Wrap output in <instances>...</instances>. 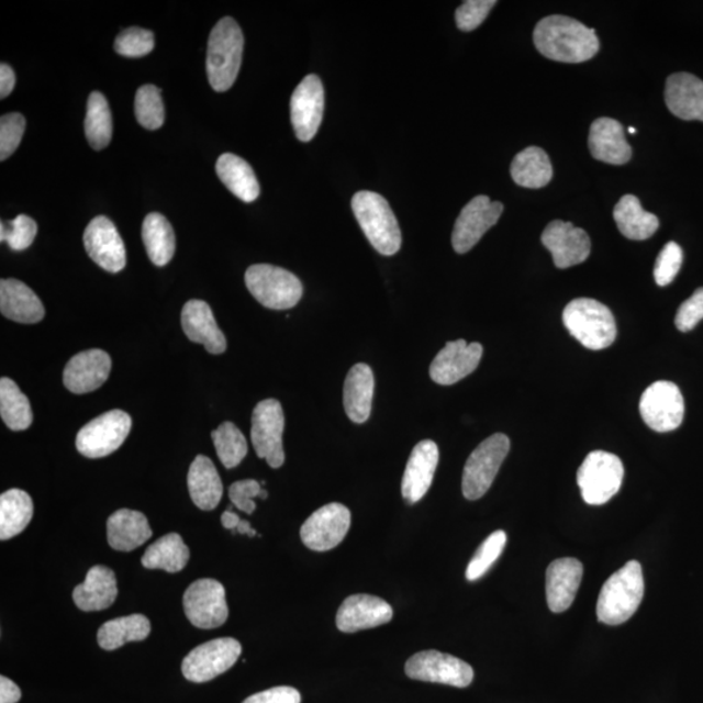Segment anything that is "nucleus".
<instances>
[{"mask_svg": "<svg viewBox=\"0 0 703 703\" xmlns=\"http://www.w3.org/2000/svg\"><path fill=\"white\" fill-rule=\"evenodd\" d=\"M534 45L547 59L582 63L600 52L594 30L568 16L553 15L539 21L533 33Z\"/></svg>", "mask_w": 703, "mask_h": 703, "instance_id": "f257e3e1", "label": "nucleus"}, {"mask_svg": "<svg viewBox=\"0 0 703 703\" xmlns=\"http://www.w3.org/2000/svg\"><path fill=\"white\" fill-rule=\"evenodd\" d=\"M645 594L643 567L631 560L604 582L596 603V617L603 624L621 625L636 614Z\"/></svg>", "mask_w": 703, "mask_h": 703, "instance_id": "f03ea898", "label": "nucleus"}, {"mask_svg": "<svg viewBox=\"0 0 703 703\" xmlns=\"http://www.w3.org/2000/svg\"><path fill=\"white\" fill-rule=\"evenodd\" d=\"M244 35L234 19L223 18L210 33L207 72L211 88L227 91L242 67Z\"/></svg>", "mask_w": 703, "mask_h": 703, "instance_id": "7ed1b4c3", "label": "nucleus"}, {"mask_svg": "<svg viewBox=\"0 0 703 703\" xmlns=\"http://www.w3.org/2000/svg\"><path fill=\"white\" fill-rule=\"evenodd\" d=\"M352 210L375 249L383 256L397 255L402 246V231L384 197L369 191L357 192L352 199Z\"/></svg>", "mask_w": 703, "mask_h": 703, "instance_id": "20e7f679", "label": "nucleus"}, {"mask_svg": "<svg viewBox=\"0 0 703 703\" xmlns=\"http://www.w3.org/2000/svg\"><path fill=\"white\" fill-rule=\"evenodd\" d=\"M562 322L576 341L592 350L609 348L616 339L614 314L593 299H576L562 312Z\"/></svg>", "mask_w": 703, "mask_h": 703, "instance_id": "39448f33", "label": "nucleus"}, {"mask_svg": "<svg viewBox=\"0 0 703 703\" xmlns=\"http://www.w3.org/2000/svg\"><path fill=\"white\" fill-rule=\"evenodd\" d=\"M245 284L259 304L274 311L297 306L304 292L294 274L266 264L250 266L245 272Z\"/></svg>", "mask_w": 703, "mask_h": 703, "instance_id": "423d86ee", "label": "nucleus"}, {"mask_svg": "<svg viewBox=\"0 0 703 703\" xmlns=\"http://www.w3.org/2000/svg\"><path fill=\"white\" fill-rule=\"evenodd\" d=\"M510 448L507 435L498 433L483 440L469 456L462 473V494L468 501H477L487 494Z\"/></svg>", "mask_w": 703, "mask_h": 703, "instance_id": "0eeeda50", "label": "nucleus"}, {"mask_svg": "<svg viewBox=\"0 0 703 703\" xmlns=\"http://www.w3.org/2000/svg\"><path fill=\"white\" fill-rule=\"evenodd\" d=\"M623 480L622 460L606 451L590 453L578 472L582 499L590 505L607 503L621 490Z\"/></svg>", "mask_w": 703, "mask_h": 703, "instance_id": "6e6552de", "label": "nucleus"}, {"mask_svg": "<svg viewBox=\"0 0 703 703\" xmlns=\"http://www.w3.org/2000/svg\"><path fill=\"white\" fill-rule=\"evenodd\" d=\"M132 428L129 413L110 411L90 421L76 437V448L89 459H101L121 448Z\"/></svg>", "mask_w": 703, "mask_h": 703, "instance_id": "1a4fd4ad", "label": "nucleus"}, {"mask_svg": "<svg viewBox=\"0 0 703 703\" xmlns=\"http://www.w3.org/2000/svg\"><path fill=\"white\" fill-rule=\"evenodd\" d=\"M284 412L276 399L263 400L253 411L252 443L259 459L274 469L283 466Z\"/></svg>", "mask_w": 703, "mask_h": 703, "instance_id": "9d476101", "label": "nucleus"}, {"mask_svg": "<svg viewBox=\"0 0 703 703\" xmlns=\"http://www.w3.org/2000/svg\"><path fill=\"white\" fill-rule=\"evenodd\" d=\"M242 650V644L235 638L211 639L188 654L182 660L181 672L192 683H207L235 666Z\"/></svg>", "mask_w": 703, "mask_h": 703, "instance_id": "9b49d317", "label": "nucleus"}, {"mask_svg": "<svg viewBox=\"0 0 703 703\" xmlns=\"http://www.w3.org/2000/svg\"><path fill=\"white\" fill-rule=\"evenodd\" d=\"M408 678L427 683L467 688L475 679L473 668L464 660L437 650L414 654L405 665Z\"/></svg>", "mask_w": 703, "mask_h": 703, "instance_id": "f8f14e48", "label": "nucleus"}, {"mask_svg": "<svg viewBox=\"0 0 703 703\" xmlns=\"http://www.w3.org/2000/svg\"><path fill=\"white\" fill-rule=\"evenodd\" d=\"M188 621L194 627L213 629L221 627L228 618L226 589L213 579L197 580L182 598Z\"/></svg>", "mask_w": 703, "mask_h": 703, "instance_id": "ddd939ff", "label": "nucleus"}, {"mask_svg": "<svg viewBox=\"0 0 703 703\" xmlns=\"http://www.w3.org/2000/svg\"><path fill=\"white\" fill-rule=\"evenodd\" d=\"M639 412L651 431L658 433L677 431L684 420V398L677 384L659 381L652 383L643 393Z\"/></svg>", "mask_w": 703, "mask_h": 703, "instance_id": "4468645a", "label": "nucleus"}, {"mask_svg": "<svg viewBox=\"0 0 703 703\" xmlns=\"http://www.w3.org/2000/svg\"><path fill=\"white\" fill-rule=\"evenodd\" d=\"M350 511L341 503H330L316 510L302 524V543L313 551H330L343 543L350 527Z\"/></svg>", "mask_w": 703, "mask_h": 703, "instance_id": "2eb2a0df", "label": "nucleus"}, {"mask_svg": "<svg viewBox=\"0 0 703 703\" xmlns=\"http://www.w3.org/2000/svg\"><path fill=\"white\" fill-rule=\"evenodd\" d=\"M503 209L502 202H492L488 196H477L469 201L455 222L453 232L455 252L464 255L472 249L482 236L495 226Z\"/></svg>", "mask_w": 703, "mask_h": 703, "instance_id": "dca6fc26", "label": "nucleus"}, {"mask_svg": "<svg viewBox=\"0 0 703 703\" xmlns=\"http://www.w3.org/2000/svg\"><path fill=\"white\" fill-rule=\"evenodd\" d=\"M323 110H325V90L316 75H309L294 89L291 98V121L297 137L302 143L312 141L319 132Z\"/></svg>", "mask_w": 703, "mask_h": 703, "instance_id": "f3484780", "label": "nucleus"}, {"mask_svg": "<svg viewBox=\"0 0 703 703\" xmlns=\"http://www.w3.org/2000/svg\"><path fill=\"white\" fill-rule=\"evenodd\" d=\"M540 242L551 253L558 269H568L585 263L592 250V242L587 231L574 227L572 223L554 221L547 224Z\"/></svg>", "mask_w": 703, "mask_h": 703, "instance_id": "a211bd4d", "label": "nucleus"}, {"mask_svg": "<svg viewBox=\"0 0 703 703\" xmlns=\"http://www.w3.org/2000/svg\"><path fill=\"white\" fill-rule=\"evenodd\" d=\"M83 245L88 255L103 270L115 274L126 264L123 238L109 217L97 216L83 232Z\"/></svg>", "mask_w": 703, "mask_h": 703, "instance_id": "6ab92c4d", "label": "nucleus"}, {"mask_svg": "<svg viewBox=\"0 0 703 703\" xmlns=\"http://www.w3.org/2000/svg\"><path fill=\"white\" fill-rule=\"evenodd\" d=\"M483 348L480 343L455 341L446 344L431 365L435 383L451 386L472 375L480 365Z\"/></svg>", "mask_w": 703, "mask_h": 703, "instance_id": "aec40b11", "label": "nucleus"}, {"mask_svg": "<svg viewBox=\"0 0 703 703\" xmlns=\"http://www.w3.org/2000/svg\"><path fill=\"white\" fill-rule=\"evenodd\" d=\"M393 610L389 603L369 594H355L342 603L336 615V627L344 633L370 629L390 623Z\"/></svg>", "mask_w": 703, "mask_h": 703, "instance_id": "412c9836", "label": "nucleus"}, {"mask_svg": "<svg viewBox=\"0 0 703 703\" xmlns=\"http://www.w3.org/2000/svg\"><path fill=\"white\" fill-rule=\"evenodd\" d=\"M111 367V357L104 350H83L70 358L63 381L68 391L82 395L100 389L108 381Z\"/></svg>", "mask_w": 703, "mask_h": 703, "instance_id": "4be33fe9", "label": "nucleus"}, {"mask_svg": "<svg viewBox=\"0 0 703 703\" xmlns=\"http://www.w3.org/2000/svg\"><path fill=\"white\" fill-rule=\"evenodd\" d=\"M439 462V449L433 440H422L413 448L402 481V494L408 503H417L431 489Z\"/></svg>", "mask_w": 703, "mask_h": 703, "instance_id": "5701e85b", "label": "nucleus"}, {"mask_svg": "<svg viewBox=\"0 0 703 703\" xmlns=\"http://www.w3.org/2000/svg\"><path fill=\"white\" fill-rule=\"evenodd\" d=\"M582 576L583 566L579 559H557L548 566L546 572V596L548 609L553 613H565L572 606L581 585Z\"/></svg>", "mask_w": 703, "mask_h": 703, "instance_id": "b1692460", "label": "nucleus"}, {"mask_svg": "<svg viewBox=\"0 0 703 703\" xmlns=\"http://www.w3.org/2000/svg\"><path fill=\"white\" fill-rule=\"evenodd\" d=\"M181 326L188 339L202 344L211 355H222L227 349L226 336L217 327L208 302L188 301L181 312Z\"/></svg>", "mask_w": 703, "mask_h": 703, "instance_id": "393cba45", "label": "nucleus"}, {"mask_svg": "<svg viewBox=\"0 0 703 703\" xmlns=\"http://www.w3.org/2000/svg\"><path fill=\"white\" fill-rule=\"evenodd\" d=\"M589 149L593 158L609 165H625L632 158L624 126L615 119H596L590 126Z\"/></svg>", "mask_w": 703, "mask_h": 703, "instance_id": "a878e982", "label": "nucleus"}, {"mask_svg": "<svg viewBox=\"0 0 703 703\" xmlns=\"http://www.w3.org/2000/svg\"><path fill=\"white\" fill-rule=\"evenodd\" d=\"M666 104L674 116L683 121L703 122V81L691 74L668 77L665 91Z\"/></svg>", "mask_w": 703, "mask_h": 703, "instance_id": "bb28decb", "label": "nucleus"}, {"mask_svg": "<svg viewBox=\"0 0 703 703\" xmlns=\"http://www.w3.org/2000/svg\"><path fill=\"white\" fill-rule=\"evenodd\" d=\"M0 312L19 323H38L44 320L45 308L37 294L18 279L0 281Z\"/></svg>", "mask_w": 703, "mask_h": 703, "instance_id": "cd10ccee", "label": "nucleus"}, {"mask_svg": "<svg viewBox=\"0 0 703 703\" xmlns=\"http://www.w3.org/2000/svg\"><path fill=\"white\" fill-rule=\"evenodd\" d=\"M116 596V576L112 569L104 566L90 568L86 581L74 590V602L83 613L109 609Z\"/></svg>", "mask_w": 703, "mask_h": 703, "instance_id": "c85d7f7f", "label": "nucleus"}, {"mask_svg": "<svg viewBox=\"0 0 703 703\" xmlns=\"http://www.w3.org/2000/svg\"><path fill=\"white\" fill-rule=\"evenodd\" d=\"M153 531L144 513L119 510L108 520L109 545L116 551L130 553L146 544Z\"/></svg>", "mask_w": 703, "mask_h": 703, "instance_id": "c756f323", "label": "nucleus"}, {"mask_svg": "<svg viewBox=\"0 0 703 703\" xmlns=\"http://www.w3.org/2000/svg\"><path fill=\"white\" fill-rule=\"evenodd\" d=\"M375 397V375L367 364L352 368L344 383V410L356 424H364L370 417Z\"/></svg>", "mask_w": 703, "mask_h": 703, "instance_id": "7c9ffc66", "label": "nucleus"}, {"mask_svg": "<svg viewBox=\"0 0 703 703\" xmlns=\"http://www.w3.org/2000/svg\"><path fill=\"white\" fill-rule=\"evenodd\" d=\"M188 490L193 503L202 511H213L220 504L223 484L220 473L208 456H197L189 468Z\"/></svg>", "mask_w": 703, "mask_h": 703, "instance_id": "2f4dec72", "label": "nucleus"}, {"mask_svg": "<svg viewBox=\"0 0 703 703\" xmlns=\"http://www.w3.org/2000/svg\"><path fill=\"white\" fill-rule=\"evenodd\" d=\"M614 220L622 235L629 241L643 242L659 228L656 215L645 211L636 196H623L614 209Z\"/></svg>", "mask_w": 703, "mask_h": 703, "instance_id": "473e14b6", "label": "nucleus"}, {"mask_svg": "<svg viewBox=\"0 0 703 703\" xmlns=\"http://www.w3.org/2000/svg\"><path fill=\"white\" fill-rule=\"evenodd\" d=\"M215 170L217 178L237 199L246 203L258 199V180L248 161L235 156V154L226 153L217 159Z\"/></svg>", "mask_w": 703, "mask_h": 703, "instance_id": "72a5a7b5", "label": "nucleus"}, {"mask_svg": "<svg viewBox=\"0 0 703 703\" xmlns=\"http://www.w3.org/2000/svg\"><path fill=\"white\" fill-rule=\"evenodd\" d=\"M553 175L551 160L540 147H526L512 160L511 176L520 187L544 188L551 181Z\"/></svg>", "mask_w": 703, "mask_h": 703, "instance_id": "f704fd0d", "label": "nucleus"}, {"mask_svg": "<svg viewBox=\"0 0 703 703\" xmlns=\"http://www.w3.org/2000/svg\"><path fill=\"white\" fill-rule=\"evenodd\" d=\"M189 557H191V551L185 544V539L178 533H170L147 547L141 562L147 569H161L168 573H178L186 568Z\"/></svg>", "mask_w": 703, "mask_h": 703, "instance_id": "c9c22d12", "label": "nucleus"}, {"mask_svg": "<svg viewBox=\"0 0 703 703\" xmlns=\"http://www.w3.org/2000/svg\"><path fill=\"white\" fill-rule=\"evenodd\" d=\"M150 631L149 618L135 614L104 623L98 631L97 639L102 649L111 651L129 643L144 641Z\"/></svg>", "mask_w": 703, "mask_h": 703, "instance_id": "e433bc0d", "label": "nucleus"}, {"mask_svg": "<svg viewBox=\"0 0 703 703\" xmlns=\"http://www.w3.org/2000/svg\"><path fill=\"white\" fill-rule=\"evenodd\" d=\"M33 501L27 492L11 489L0 496V539L16 537L30 525L33 517Z\"/></svg>", "mask_w": 703, "mask_h": 703, "instance_id": "4c0bfd02", "label": "nucleus"}, {"mask_svg": "<svg viewBox=\"0 0 703 703\" xmlns=\"http://www.w3.org/2000/svg\"><path fill=\"white\" fill-rule=\"evenodd\" d=\"M143 241L147 256L156 266H166L175 255V234L170 222L159 213H152L145 217L143 224Z\"/></svg>", "mask_w": 703, "mask_h": 703, "instance_id": "58836bf2", "label": "nucleus"}, {"mask_svg": "<svg viewBox=\"0 0 703 703\" xmlns=\"http://www.w3.org/2000/svg\"><path fill=\"white\" fill-rule=\"evenodd\" d=\"M0 416L13 432L26 431L33 422L30 399L10 378H2L0 381Z\"/></svg>", "mask_w": 703, "mask_h": 703, "instance_id": "ea45409f", "label": "nucleus"}, {"mask_svg": "<svg viewBox=\"0 0 703 703\" xmlns=\"http://www.w3.org/2000/svg\"><path fill=\"white\" fill-rule=\"evenodd\" d=\"M86 133L91 147L102 150L112 137V118L108 100L100 91L89 96L86 118Z\"/></svg>", "mask_w": 703, "mask_h": 703, "instance_id": "a19ab883", "label": "nucleus"}, {"mask_svg": "<svg viewBox=\"0 0 703 703\" xmlns=\"http://www.w3.org/2000/svg\"><path fill=\"white\" fill-rule=\"evenodd\" d=\"M217 457L227 469L236 468L246 454H248V443L235 424L223 422V424L211 433Z\"/></svg>", "mask_w": 703, "mask_h": 703, "instance_id": "79ce46f5", "label": "nucleus"}, {"mask_svg": "<svg viewBox=\"0 0 703 703\" xmlns=\"http://www.w3.org/2000/svg\"><path fill=\"white\" fill-rule=\"evenodd\" d=\"M137 122L149 131L159 130L165 123V105L160 90L156 86H144L135 98Z\"/></svg>", "mask_w": 703, "mask_h": 703, "instance_id": "37998d69", "label": "nucleus"}, {"mask_svg": "<svg viewBox=\"0 0 703 703\" xmlns=\"http://www.w3.org/2000/svg\"><path fill=\"white\" fill-rule=\"evenodd\" d=\"M505 544H507V534L503 531H496L483 540L478 547L472 560L467 568V580L477 581L487 574L489 569L501 557Z\"/></svg>", "mask_w": 703, "mask_h": 703, "instance_id": "c03bdc74", "label": "nucleus"}, {"mask_svg": "<svg viewBox=\"0 0 703 703\" xmlns=\"http://www.w3.org/2000/svg\"><path fill=\"white\" fill-rule=\"evenodd\" d=\"M38 226L31 216L21 214L11 222L0 223V241L7 242L12 250L30 248L37 236Z\"/></svg>", "mask_w": 703, "mask_h": 703, "instance_id": "a18cd8bd", "label": "nucleus"}, {"mask_svg": "<svg viewBox=\"0 0 703 703\" xmlns=\"http://www.w3.org/2000/svg\"><path fill=\"white\" fill-rule=\"evenodd\" d=\"M114 48L119 55L126 58H141L153 52L154 34L143 27H129L118 35Z\"/></svg>", "mask_w": 703, "mask_h": 703, "instance_id": "49530a36", "label": "nucleus"}, {"mask_svg": "<svg viewBox=\"0 0 703 703\" xmlns=\"http://www.w3.org/2000/svg\"><path fill=\"white\" fill-rule=\"evenodd\" d=\"M25 118L11 112L0 119V159L5 160L16 152L25 132Z\"/></svg>", "mask_w": 703, "mask_h": 703, "instance_id": "de8ad7c7", "label": "nucleus"}, {"mask_svg": "<svg viewBox=\"0 0 703 703\" xmlns=\"http://www.w3.org/2000/svg\"><path fill=\"white\" fill-rule=\"evenodd\" d=\"M681 265H683V249L677 243H668L662 252L659 253L656 267H654V278L657 284L666 287L671 284L677 278Z\"/></svg>", "mask_w": 703, "mask_h": 703, "instance_id": "09e8293b", "label": "nucleus"}, {"mask_svg": "<svg viewBox=\"0 0 703 703\" xmlns=\"http://www.w3.org/2000/svg\"><path fill=\"white\" fill-rule=\"evenodd\" d=\"M495 0H468L456 10L457 27L462 32H472L487 20Z\"/></svg>", "mask_w": 703, "mask_h": 703, "instance_id": "8fccbe9b", "label": "nucleus"}, {"mask_svg": "<svg viewBox=\"0 0 703 703\" xmlns=\"http://www.w3.org/2000/svg\"><path fill=\"white\" fill-rule=\"evenodd\" d=\"M263 490L261 483L256 480H243L231 484L228 495L236 509L252 515L256 511L253 499L261 495Z\"/></svg>", "mask_w": 703, "mask_h": 703, "instance_id": "3c124183", "label": "nucleus"}, {"mask_svg": "<svg viewBox=\"0 0 703 703\" xmlns=\"http://www.w3.org/2000/svg\"><path fill=\"white\" fill-rule=\"evenodd\" d=\"M703 320V287L679 308L674 325L681 333L691 332Z\"/></svg>", "mask_w": 703, "mask_h": 703, "instance_id": "603ef678", "label": "nucleus"}, {"mask_svg": "<svg viewBox=\"0 0 703 703\" xmlns=\"http://www.w3.org/2000/svg\"><path fill=\"white\" fill-rule=\"evenodd\" d=\"M243 703H301V694L292 687H276L253 694Z\"/></svg>", "mask_w": 703, "mask_h": 703, "instance_id": "864d4df0", "label": "nucleus"}, {"mask_svg": "<svg viewBox=\"0 0 703 703\" xmlns=\"http://www.w3.org/2000/svg\"><path fill=\"white\" fill-rule=\"evenodd\" d=\"M20 699V688L9 678H0V703H18Z\"/></svg>", "mask_w": 703, "mask_h": 703, "instance_id": "5fc2aeb1", "label": "nucleus"}, {"mask_svg": "<svg viewBox=\"0 0 703 703\" xmlns=\"http://www.w3.org/2000/svg\"><path fill=\"white\" fill-rule=\"evenodd\" d=\"M15 72H13V69L9 65L2 63V66H0V98H2V100L11 94V91L15 88Z\"/></svg>", "mask_w": 703, "mask_h": 703, "instance_id": "6e6d98bb", "label": "nucleus"}, {"mask_svg": "<svg viewBox=\"0 0 703 703\" xmlns=\"http://www.w3.org/2000/svg\"><path fill=\"white\" fill-rule=\"evenodd\" d=\"M241 522H242V518L238 517V515H236L235 512H232V507H230L222 515V525L226 527V529L228 531H232V532L236 531V527L238 526V524H241Z\"/></svg>", "mask_w": 703, "mask_h": 703, "instance_id": "4d7b16f0", "label": "nucleus"}, {"mask_svg": "<svg viewBox=\"0 0 703 703\" xmlns=\"http://www.w3.org/2000/svg\"><path fill=\"white\" fill-rule=\"evenodd\" d=\"M234 533L248 534L249 537H255L257 534L256 531L250 526L249 522H246V520H242L241 524H238Z\"/></svg>", "mask_w": 703, "mask_h": 703, "instance_id": "13d9d810", "label": "nucleus"}, {"mask_svg": "<svg viewBox=\"0 0 703 703\" xmlns=\"http://www.w3.org/2000/svg\"><path fill=\"white\" fill-rule=\"evenodd\" d=\"M628 131H629V133H632V135H635V133L637 132L635 129H632V126H631V129Z\"/></svg>", "mask_w": 703, "mask_h": 703, "instance_id": "bf43d9fd", "label": "nucleus"}]
</instances>
